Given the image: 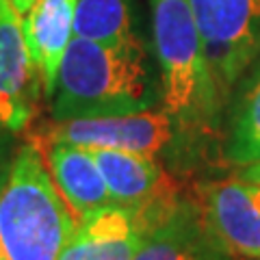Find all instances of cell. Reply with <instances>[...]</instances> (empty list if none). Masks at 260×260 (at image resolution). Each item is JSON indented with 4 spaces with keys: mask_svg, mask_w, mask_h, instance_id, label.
<instances>
[{
    "mask_svg": "<svg viewBox=\"0 0 260 260\" xmlns=\"http://www.w3.org/2000/svg\"><path fill=\"white\" fill-rule=\"evenodd\" d=\"M167 213L109 206L78 223L59 260H133Z\"/></svg>",
    "mask_w": 260,
    "mask_h": 260,
    "instance_id": "52a82bcc",
    "label": "cell"
},
{
    "mask_svg": "<svg viewBox=\"0 0 260 260\" xmlns=\"http://www.w3.org/2000/svg\"><path fill=\"white\" fill-rule=\"evenodd\" d=\"M74 13L76 0H35L22 18L26 48L46 98L54 95L63 54L74 37Z\"/></svg>",
    "mask_w": 260,
    "mask_h": 260,
    "instance_id": "7c38bea8",
    "label": "cell"
},
{
    "mask_svg": "<svg viewBox=\"0 0 260 260\" xmlns=\"http://www.w3.org/2000/svg\"><path fill=\"white\" fill-rule=\"evenodd\" d=\"M191 200L234 260H260V184L215 180L200 184Z\"/></svg>",
    "mask_w": 260,
    "mask_h": 260,
    "instance_id": "8992f818",
    "label": "cell"
},
{
    "mask_svg": "<svg viewBox=\"0 0 260 260\" xmlns=\"http://www.w3.org/2000/svg\"><path fill=\"white\" fill-rule=\"evenodd\" d=\"M76 228L42 150L28 141L0 184V260H59Z\"/></svg>",
    "mask_w": 260,
    "mask_h": 260,
    "instance_id": "7a4b0ae2",
    "label": "cell"
},
{
    "mask_svg": "<svg viewBox=\"0 0 260 260\" xmlns=\"http://www.w3.org/2000/svg\"><path fill=\"white\" fill-rule=\"evenodd\" d=\"M239 178H243V180H247V182H256V184H260V158L243 167V172H241Z\"/></svg>",
    "mask_w": 260,
    "mask_h": 260,
    "instance_id": "9a60e30c",
    "label": "cell"
},
{
    "mask_svg": "<svg viewBox=\"0 0 260 260\" xmlns=\"http://www.w3.org/2000/svg\"><path fill=\"white\" fill-rule=\"evenodd\" d=\"M228 158L237 165H249L260 158V80L234 117L232 135L228 141Z\"/></svg>",
    "mask_w": 260,
    "mask_h": 260,
    "instance_id": "5bb4252c",
    "label": "cell"
},
{
    "mask_svg": "<svg viewBox=\"0 0 260 260\" xmlns=\"http://www.w3.org/2000/svg\"><path fill=\"white\" fill-rule=\"evenodd\" d=\"M174 139V117L162 111H139L109 117L52 119L30 135L35 145L72 143L89 150H124L154 156Z\"/></svg>",
    "mask_w": 260,
    "mask_h": 260,
    "instance_id": "5b68a950",
    "label": "cell"
},
{
    "mask_svg": "<svg viewBox=\"0 0 260 260\" xmlns=\"http://www.w3.org/2000/svg\"><path fill=\"white\" fill-rule=\"evenodd\" d=\"M9 3L13 5V9L18 11V13L22 15V18H24V15H26V13L30 11V7L35 5V0H9Z\"/></svg>",
    "mask_w": 260,
    "mask_h": 260,
    "instance_id": "2e32d148",
    "label": "cell"
},
{
    "mask_svg": "<svg viewBox=\"0 0 260 260\" xmlns=\"http://www.w3.org/2000/svg\"><path fill=\"white\" fill-rule=\"evenodd\" d=\"M115 206L135 210L165 208L180 200L178 184L150 154L91 150Z\"/></svg>",
    "mask_w": 260,
    "mask_h": 260,
    "instance_id": "9c48e42d",
    "label": "cell"
},
{
    "mask_svg": "<svg viewBox=\"0 0 260 260\" xmlns=\"http://www.w3.org/2000/svg\"><path fill=\"white\" fill-rule=\"evenodd\" d=\"M133 260H234L208 230L193 200L176 206L150 232Z\"/></svg>",
    "mask_w": 260,
    "mask_h": 260,
    "instance_id": "30bf717a",
    "label": "cell"
},
{
    "mask_svg": "<svg viewBox=\"0 0 260 260\" xmlns=\"http://www.w3.org/2000/svg\"><path fill=\"white\" fill-rule=\"evenodd\" d=\"M133 0H76L74 35L107 46L141 42L133 30Z\"/></svg>",
    "mask_w": 260,
    "mask_h": 260,
    "instance_id": "4fadbf2b",
    "label": "cell"
},
{
    "mask_svg": "<svg viewBox=\"0 0 260 260\" xmlns=\"http://www.w3.org/2000/svg\"><path fill=\"white\" fill-rule=\"evenodd\" d=\"M39 150L46 158L56 189L76 215L78 223L104 208L115 206L93 152L89 148L72 143H50L42 145Z\"/></svg>",
    "mask_w": 260,
    "mask_h": 260,
    "instance_id": "8fae6325",
    "label": "cell"
},
{
    "mask_svg": "<svg viewBox=\"0 0 260 260\" xmlns=\"http://www.w3.org/2000/svg\"><path fill=\"white\" fill-rule=\"evenodd\" d=\"M158 98L141 42L107 46L72 37L52 95V119L148 111Z\"/></svg>",
    "mask_w": 260,
    "mask_h": 260,
    "instance_id": "6da1fadb",
    "label": "cell"
},
{
    "mask_svg": "<svg viewBox=\"0 0 260 260\" xmlns=\"http://www.w3.org/2000/svg\"><path fill=\"white\" fill-rule=\"evenodd\" d=\"M42 80L30 61L22 15L9 0H0V128L30 126Z\"/></svg>",
    "mask_w": 260,
    "mask_h": 260,
    "instance_id": "ba28073f",
    "label": "cell"
},
{
    "mask_svg": "<svg viewBox=\"0 0 260 260\" xmlns=\"http://www.w3.org/2000/svg\"><path fill=\"white\" fill-rule=\"evenodd\" d=\"M219 95L260 54V0H189Z\"/></svg>",
    "mask_w": 260,
    "mask_h": 260,
    "instance_id": "277c9868",
    "label": "cell"
},
{
    "mask_svg": "<svg viewBox=\"0 0 260 260\" xmlns=\"http://www.w3.org/2000/svg\"><path fill=\"white\" fill-rule=\"evenodd\" d=\"M162 109L182 126H208L219 91L189 0H150Z\"/></svg>",
    "mask_w": 260,
    "mask_h": 260,
    "instance_id": "3957f363",
    "label": "cell"
}]
</instances>
